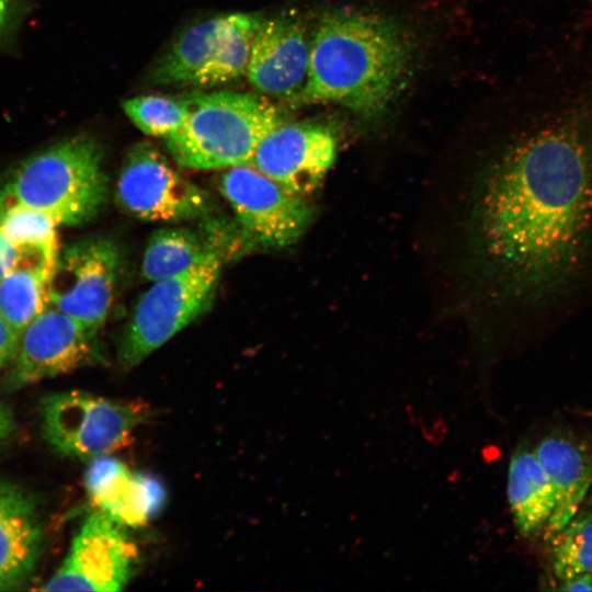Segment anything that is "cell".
<instances>
[{
  "label": "cell",
  "instance_id": "cell-1",
  "mask_svg": "<svg viewBox=\"0 0 592 592\" xmlns=\"http://www.w3.org/2000/svg\"><path fill=\"white\" fill-rule=\"evenodd\" d=\"M479 230L522 305L577 278L592 248V82L512 137L482 191Z\"/></svg>",
  "mask_w": 592,
  "mask_h": 592
},
{
  "label": "cell",
  "instance_id": "cell-2",
  "mask_svg": "<svg viewBox=\"0 0 592 592\" xmlns=\"http://www.w3.org/2000/svg\"><path fill=\"white\" fill-rule=\"evenodd\" d=\"M410 55V39L395 22L355 11L328 13L311 37L303 102H332L375 116L397 92Z\"/></svg>",
  "mask_w": 592,
  "mask_h": 592
},
{
  "label": "cell",
  "instance_id": "cell-3",
  "mask_svg": "<svg viewBox=\"0 0 592 592\" xmlns=\"http://www.w3.org/2000/svg\"><path fill=\"white\" fill-rule=\"evenodd\" d=\"M106 196L101 145L88 134L48 145L0 177V207L27 206L45 213L58 226L89 221Z\"/></svg>",
  "mask_w": 592,
  "mask_h": 592
},
{
  "label": "cell",
  "instance_id": "cell-4",
  "mask_svg": "<svg viewBox=\"0 0 592 592\" xmlns=\"http://www.w3.org/2000/svg\"><path fill=\"white\" fill-rule=\"evenodd\" d=\"M283 122L280 111L255 94H193L183 125L164 143L183 168L229 169L249 164L262 139Z\"/></svg>",
  "mask_w": 592,
  "mask_h": 592
},
{
  "label": "cell",
  "instance_id": "cell-5",
  "mask_svg": "<svg viewBox=\"0 0 592 592\" xmlns=\"http://www.w3.org/2000/svg\"><path fill=\"white\" fill-rule=\"evenodd\" d=\"M220 257L152 282L140 297L119 345L125 367L138 365L210 306L220 274Z\"/></svg>",
  "mask_w": 592,
  "mask_h": 592
},
{
  "label": "cell",
  "instance_id": "cell-6",
  "mask_svg": "<svg viewBox=\"0 0 592 592\" xmlns=\"http://www.w3.org/2000/svg\"><path fill=\"white\" fill-rule=\"evenodd\" d=\"M147 417L144 406L82 391L57 392L41 406L42 432L59 454L94 459L126 446Z\"/></svg>",
  "mask_w": 592,
  "mask_h": 592
},
{
  "label": "cell",
  "instance_id": "cell-7",
  "mask_svg": "<svg viewBox=\"0 0 592 592\" xmlns=\"http://www.w3.org/2000/svg\"><path fill=\"white\" fill-rule=\"evenodd\" d=\"M219 190L235 213L243 237L264 248L292 246L314 216L305 197L289 192L250 164L227 169L220 178Z\"/></svg>",
  "mask_w": 592,
  "mask_h": 592
},
{
  "label": "cell",
  "instance_id": "cell-8",
  "mask_svg": "<svg viewBox=\"0 0 592 592\" xmlns=\"http://www.w3.org/2000/svg\"><path fill=\"white\" fill-rule=\"evenodd\" d=\"M116 197L128 214L143 220H187L209 210L207 194L175 171L148 141L128 150L117 180Z\"/></svg>",
  "mask_w": 592,
  "mask_h": 592
},
{
  "label": "cell",
  "instance_id": "cell-9",
  "mask_svg": "<svg viewBox=\"0 0 592 592\" xmlns=\"http://www.w3.org/2000/svg\"><path fill=\"white\" fill-rule=\"evenodd\" d=\"M118 249L90 237L59 251L49 281V306L98 331L110 311L118 273Z\"/></svg>",
  "mask_w": 592,
  "mask_h": 592
},
{
  "label": "cell",
  "instance_id": "cell-10",
  "mask_svg": "<svg viewBox=\"0 0 592 592\" xmlns=\"http://www.w3.org/2000/svg\"><path fill=\"white\" fill-rule=\"evenodd\" d=\"M136 559V546L124 525L96 510L83 521L65 560L42 590L119 591Z\"/></svg>",
  "mask_w": 592,
  "mask_h": 592
},
{
  "label": "cell",
  "instance_id": "cell-11",
  "mask_svg": "<svg viewBox=\"0 0 592 592\" xmlns=\"http://www.w3.org/2000/svg\"><path fill=\"white\" fill-rule=\"evenodd\" d=\"M95 333L48 306L21 332L3 378L4 389L18 390L92 362L98 356Z\"/></svg>",
  "mask_w": 592,
  "mask_h": 592
},
{
  "label": "cell",
  "instance_id": "cell-12",
  "mask_svg": "<svg viewBox=\"0 0 592 592\" xmlns=\"http://www.w3.org/2000/svg\"><path fill=\"white\" fill-rule=\"evenodd\" d=\"M337 148V139L326 126L283 122L262 139L249 164L306 197L331 169Z\"/></svg>",
  "mask_w": 592,
  "mask_h": 592
},
{
  "label": "cell",
  "instance_id": "cell-13",
  "mask_svg": "<svg viewBox=\"0 0 592 592\" xmlns=\"http://www.w3.org/2000/svg\"><path fill=\"white\" fill-rule=\"evenodd\" d=\"M310 44L306 27L293 15L263 21L246 76L260 92L303 102L309 79Z\"/></svg>",
  "mask_w": 592,
  "mask_h": 592
},
{
  "label": "cell",
  "instance_id": "cell-14",
  "mask_svg": "<svg viewBox=\"0 0 592 592\" xmlns=\"http://www.w3.org/2000/svg\"><path fill=\"white\" fill-rule=\"evenodd\" d=\"M86 490L96 510L124 526H141L166 504L167 493L157 478L132 471L109 455L91 459L84 474Z\"/></svg>",
  "mask_w": 592,
  "mask_h": 592
},
{
  "label": "cell",
  "instance_id": "cell-15",
  "mask_svg": "<svg viewBox=\"0 0 592 592\" xmlns=\"http://www.w3.org/2000/svg\"><path fill=\"white\" fill-rule=\"evenodd\" d=\"M44 543L38 501L27 489L0 479V591L29 582Z\"/></svg>",
  "mask_w": 592,
  "mask_h": 592
},
{
  "label": "cell",
  "instance_id": "cell-16",
  "mask_svg": "<svg viewBox=\"0 0 592 592\" xmlns=\"http://www.w3.org/2000/svg\"><path fill=\"white\" fill-rule=\"evenodd\" d=\"M534 452L555 490L556 504L547 524L557 533L580 510L592 485V444L556 430L543 436Z\"/></svg>",
  "mask_w": 592,
  "mask_h": 592
},
{
  "label": "cell",
  "instance_id": "cell-17",
  "mask_svg": "<svg viewBox=\"0 0 592 592\" xmlns=\"http://www.w3.org/2000/svg\"><path fill=\"white\" fill-rule=\"evenodd\" d=\"M506 493L521 535H533L548 523L556 504L555 490L527 442H521L512 454Z\"/></svg>",
  "mask_w": 592,
  "mask_h": 592
},
{
  "label": "cell",
  "instance_id": "cell-18",
  "mask_svg": "<svg viewBox=\"0 0 592 592\" xmlns=\"http://www.w3.org/2000/svg\"><path fill=\"white\" fill-rule=\"evenodd\" d=\"M228 14L186 29L153 69L156 83L200 86L221 44Z\"/></svg>",
  "mask_w": 592,
  "mask_h": 592
},
{
  "label": "cell",
  "instance_id": "cell-19",
  "mask_svg": "<svg viewBox=\"0 0 592 592\" xmlns=\"http://www.w3.org/2000/svg\"><path fill=\"white\" fill-rule=\"evenodd\" d=\"M219 255L214 242L187 228L155 231L145 250L143 276L150 282L179 274L204 260Z\"/></svg>",
  "mask_w": 592,
  "mask_h": 592
},
{
  "label": "cell",
  "instance_id": "cell-20",
  "mask_svg": "<svg viewBox=\"0 0 592 592\" xmlns=\"http://www.w3.org/2000/svg\"><path fill=\"white\" fill-rule=\"evenodd\" d=\"M52 272L19 264L0 280V317L19 337L49 305Z\"/></svg>",
  "mask_w": 592,
  "mask_h": 592
},
{
  "label": "cell",
  "instance_id": "cell-21",
  "mask_svg": "<svg viewBox=\"0 0 592 592\" xmlns=\"http://www.w3.org/2000/svg\"><path fill=\"white\" fill-rule=\"evenodd\" d=\"M264 18L257 13L228 14L217 56L200 86L212 87L247 73L258 32Z\"/></svg>",
  "mask_w": 592,
  "mask_h": 592
},
{
  "label": "cell",
  "instance_id": "cell-22",
  "mask_svg": "<svg viewBox=\"0 0 592 592\" xmlns=\"http://www.w3.org/2000/svg\"><path fill=\"white\" fill-rule=\"evenodd\" d=\"M553 547V568L559 580L592 573V511L579 510L559 531Z\"/></svg>",
  "mask_w": 592,
  "mask_h": 592
},
{
  "label": "cell",
  "instance_id": "cell-23",
  "mask_svg": "<svg viewBox=\"0 0 592 592\" xmlns=\"http://www.w3.org/2000/svg\"><path fill=\"white\" fill-rule=\"evenodd\" d=\"M57 223L45 213L23 206L0 207V232L19 249L59 254Z\"/></svg>",
  "mask_w": 592,
  "mask_h": 592
},
{
  "label": "cell",
  "instance_id": "cell-24",
  "mask_svg": "<svg viewBox=\"0 0 592 592\" xmlns=\"http://www.w3.org/2000/svg\"><path fill=\"white\" fill-rule=\"evenodd\" d=\"M123 110L144 134L167 138L184 123L189 96L139 95L125 100Z\"/></svg>",
  "mask_w": 592,
  "mask_h": 592
},
{
  "label": "cell",
  "instance_id": "cell-25",
  "mask_svg": "<svg viewBox=\"0 0 592 592\" xmlns=\"http://www.w3.org/2000/svg\"><path fill=\"white\" fill-rule=\"evenodd\" d=\"M32 7L31 0H0V55L16 48Z\"/></svg>",
  "mask_w": 592,
  "mask_h": 592
},
{
  "label": "cell",
  "instance_id": "cell-26",
  "mask_svg": "<svg viewBox=\"0 0 592 592\" xmlns=\"http://www.w3.org/2000/svg\"><path fill=\"white\" fill-rule=\"evenodd\" d=\"M19 343V334L0 317V372L11 363Z\"/></svg>",
  "mask_w": 592,
  "mask_h": 592
},
{
  "label": "cell",
  "instance_id": "cell-27",
  "mask_svg": "<svg viewBox=\"0 0 592 592\" xmlns=\"http://www.w3.org/2000/svg\"><path fill=\"white\" fill-rule=\"evenodd\" d=\"M19 257V249L0 232V280L18 265Z\"/></svg>",
  "mask_w": 592,
  "mask_h": 592
},
{
  "label": "cell",
  "instance_id": "cell-28",
  "mask_svg": "<svg viewBox=\"0 0 592 592\" xmlns=\"http://www.w3.org/2000/svg\"><path fill=\"white\" fill-rule=\"evenodd\" d=\"M563 591H592V573H584L562 580L559 588Z\"/></svg>",
  "mask_w": 592,
  "mask_h": 592
},
{
  "label": "cell",
  "instance_id": "cell-29",
  "mask_svg": "<svg viewBox=\"0 0 592 592\" xmlns=\"http://www.w3.org/2000/svg\"><path fill=\"white\" fill-rule=\"evenodd\" d=\"M13 417L8 408L0 403V440L7 441L13 431Z\"/></svg>",
  "mask_w": 592,
  "mask_h": 592
},
{
  "label": "cell",
  "instance_id": "cell-30",
  "mask_svg": "<svg viewBox=\"0 0 592 592\" xmlns=\"http://www.w3.org/2000/svg\"><path fill=\"white\" fill-rule=\"evenodd\" d=\"M5 443V441L0 440V447Z\"/></svg>",
  "mask_w": 592,
  "mask_h": 592
},
{
  "label": "cell",
  "instance_id": "cell-31",
  "mask_svg": "<svg viewBox=\"0 0 592 592\" xmlns=\"http://www.w3.org/2000/svg\"><path fill=\"white\" fill-rule=\"evenodd\" d=\"M591 501H592V494H591Z\"/></svg>",
  "mask_w": 592,
  "mask_h": 592
}]
</instances>
